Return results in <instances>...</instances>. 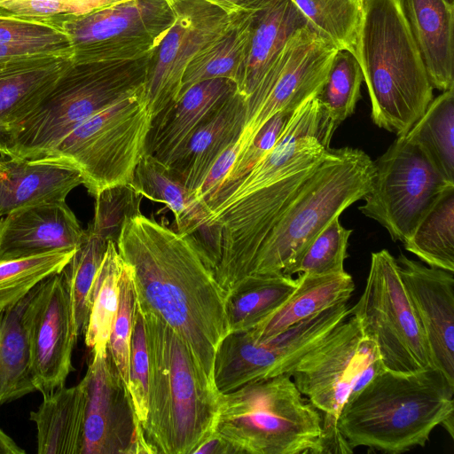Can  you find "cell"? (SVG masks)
Masks as SVG:
<instances>
[{
	"label": "cell",
	"instance_id": "obj_1",
	"mask_svg": "<svg viewBox=\"0 0 454 454\" xmlns=\"http://www.w3.org/2000/svg\"><path fill=\"white\" fill-rule=\"evenodd\" d=\"M116 247L137 306L184 340L215 386V353L231 332L226 294L196 239L141 213L126 218Z\"/></svg>",
	"mask_w": 454,
	"mask_h": 454
},
{
	"label": "cell",
	"instance_id": "obj_2",
	"mask_svg": "<svg viewBox=\"0 0 454 454\" xmlns=\"http://www.w3.org/2000/svg\"><path fill=\"white\" fill-rule=\"evenodd\" d=\"M451 415L454 383L441 371L430 366L404 374L383 368L348 398L337 427L352 449L399 454L424 447Z\"/></svg>",
	"mask_w": 454,
	"mask_h": 454
},
{
	"label": "cell",
	"instance_id": "obj_3",
	"mask_svg": "<svg viewBox=\"0 0 454 454\" xmlns=\"http://www.w3.org/2000/svg\"><path fill=\"white\" fill-rule=\"evenodd\" d=\"M138 309L149 363L148 412L142 427L149 453L192 454L215 429L220 393L184 340Z\"/></svg>",
	"mask_w": 454,
	"mask_h": 454
},
{
	"label": "cell",
	"instance_id": "obj_4",
	"mask_svg": "<svg viewBox=\"0 0 454 454\" xmlns=\"http://www.w3.org/2000/svg\"><path fill=\"white\" fill-rule=\"evenodd\" d=\"M357 61L379 128L405 135L433 100L402 0H363Z\"/></svg>",
	"mask_w": 454,
	"mask_h": 454
},
{
	"label": "cell",
	"instance_id": "obj_5",
	"mask_svg": "<svg viewBox=\"0 0 454 454\" xmlns=\"http://www.w3.org/2000/svg\"><path fill=\"white\" fill-rule=\"evenodd\" d=\"M152 51L134 59L72 60L34 110L0 132V156L29 160L47 155L88 118L143 88Z\"/></svg>",
	"mask_w": 454,
	"mask_h": 454
},
{
	"label": "cell",
	"instance_id": "obj_6",
	"mask_svg": "<svg viewBox=\"0 0 454 454\" xmlns=\"http://www.w3.org/2000/svg\"><path fill=\"white\" fill-rule=\"evenodd\" d=\"M215 430L247 454H322L323 418L287 373L220 394Z\"/></svg>",
	"mask_w": 454,
	"mask_h": 454
},
{
	"label": "cell",
	"instance_id": "obj_7",
	"mask_svg": "<svg viewBox=\"0 0 454 454\" xmlns=\"http://www.w3.org/2000/svg\"><path fill=\"white\" fill-rule=\"evenodd\" d=\"M374 172L364 151L330 148L262 243L248 275L282 273L333 219L365 198Z\"/></svg>",
	"mask_w": 454,
	"mask_h": 454
},
{
	"label": "cell",
	"instance_id": "obj_8",
	"mask_svg": "<svg viewBox=\"0 0 454 454\" xmlns=\"http://www.w3.org/2000/svg\"><path fill=\"white\" fill-rule=\"evenodd\" d=\"M143 93L144 87L96 113L45 156L74 164L93 197L106 189L132 184L153 121Z\"/></svg>",
	"mask_w": 454,
	"mask_h": 454
},
{
	"label": "cell",
	"instance_id": "obj_9",
	"mask_svg": "<svg viewBox=\"0 0 454 454\" xmlns=\"http://www.w3.org/2000/svg\"><path fill=\"white\" fill-rule=\"evenodd\" d=\"M383 368L375 343L363 333L357 319L351 316L287 372L301 395L321 412L325 447L341 445L344 439L337 419L344 403Z\"/></svg>",
	"mask_w": 454,
	"mask_h": 454
},
{
	"label": "cell",
	"instance_id": "obj_10",
	"mask_svg": "<svg viewBox=\"0 0 454 454\" xmlns=\"http://www.w3.org/2000/svg\"><path fill=\"white\" fill-rule=\"evenodd\" d=\"M350 316L375 343L385 369L406 374L432 366L427 340L396 259L387 249L372 253L364 292L350 308Z\"/></svg>",
	"mask_w": 454,
	"mask_h": 454
},
{
	"label": "cell",
	"instance_id": "obj_11",
	"mask_svg": "<svg viewBox=\"0 0 454 454\" xmlns=\"http://www.w3.org/2000/svg\"><path fill=\"white\" fill-rule=\"evenodd\" d=\"M372 189L359 210L383 226L394 241L404 242L449 183L405 135L397 136L373 161Z\"/></svg>",
	"mask_w": 454,
	"mask_h": 454
},
{
	"label": "cell",
	"instance_id": "obj_12",
	"mask_svg": "<svg viewBox=\"0 0 454 454\" xmlns=\"http://www.w3.org/2000/svg\"><path fill=\"white\" fill-rule=\"evenodd\" d=\"M335 46L309 25L298 30L247 97L245 122L235 144L239 157L262 126L280 111H294L323 86Z\"/></svg>",
	"mask_w": 454,
	"mask_h": 454
},
{
	"label": "cell",
	"instance_id": "obj_13",
	"mask_svg": "<svg viewBox=\"0 0 454 454\" xmlns=\"http://www.w3.org/2000/svg\"><path fill=\"white\" fill-rule=\"evenodd\" d=\"M176 15L168 0H124L66 21L74 62L134 59L157 47Z\"/></svg>",
	"mask_w": 454,
	"mask_h": 454
},
{
	"label": "cell",
	"instance_id": "obj_14",
	"mask_svg": "<svg viewBox=\"0 0 454 454\" xmlns=\"http://www.w3.org/2000/svg\"><path fill=\"white\" fill-rule=\"evenodd\" d=\"M350 316L347 302L336 304L263 341L246 331L230 332L219 345L214 382L220 394L287 373L299 359Z\"/></svg>",
	"mask_w": 454,
	"mask_h": 454
},
{
	"label": "cell",
	"instance_id": "obj_15",
	"mask_svg": "<svg viewBox=\"0 0 454 454\" xmlns=\"http://www.w3.org/2000/svg\"><path fill=\"white\" fill-rule=\"evenodd\" d=\"M21 318L31 379L36 391L45 396L65 387L74 370L72 355L78 338L60 273L47 278L28 294Z\"/></svg>",
	"mask_w": 454,
	"mask_h": 454
},
{
	"label": "cell",
	"instance_id": "obj_16",
	"mask_svg": "<svg viewBox=\"0 0 454 454\" xmlns=\"http://www.w3.org/2000/svg\"><path fill=\"white\" fill-rule=\"evenodd\" d=\"M176 20L153 50L144 98L153 118L174 103L188 64L227 28L231 15L205 0H168Z\"/></svg>",
	"mask_w": 454,
	"mask_h": 454
},
{
	"label": "cell",
	"instance_id": "obj_17",
	"mask_svg": "<svg viewBox=\"0 0 454 454\" xmlns=\"http://www.w3.org/2000/svg\"><path fill=\"white\" fill-rule=\"evenodd\" d=\"M81 454L149 453L130 395L109 355H92Z\"/></svg>",
	"mask_w": 454,
	"mask_h": 454
},
{
	"label": "cell",
	"instance_id": "obj_18",
	"mask_svg": "<svg viewBox=\"0 0 454 454\" xmlns=\"http://www.w3.org/2000/svg\"><path fill=\"white\" fill-rule=\"evenodd\" d=\"M398 271L428 346L432 366L454 383V272L408 258Z\"/></svg>",
	"mask_w": 454,
	"mask_h": 454
},
{
	"label": "cell",
	"instance_id": "obj_19",
	"mask_svg": "<svg viewBox=\"0 0 454 454\" xmlns=\"http://www.w3.org/2000/svg\"><path fill=\"white\" fill-rule=\"evenodd\" d=\"M84 234L66 201L23 207L0 217V261L75 249Z\"/></svg>",
	"mask_w": 454,
	"mask_h": 454
},
{
	"label": "cell",
	"instance_id": "obj_20",
	"mask_svg": "<svg viewBox=\"0 0 454 454\" xmlns=\"http://www.w3.org/2000/svg\"><path fill=\"white\" fill-rule=\"evenodd\" d=\"M237 90V84L227 78L190 87L153 118L145 153L169 168L207 114Z\"/></svg>",
	"mask_w": 454,
	"mask_h": 454
},
{
	"label": "cell",
	"instance_id": "obj_21",
	"mask_svg": "<svg viewBox=\"0 0 454 454\" xmlns=\"http://www.w3.org/2000/svg\"><path fill=\"white\" fill-rule=\"evenodd\" d=\"M0 158V217L27 207L65 202L83 184L80 170L59 157Z\"/></svg>",
	"mask_w": 454,
	"mask_h": 454
},
{
	"label": "cell",
	"instance_id": "obj_22",
	"mask_svg": "<svg viewBox=\"0 0 454 454\" xmlns=\"http://www.w3.org/2000/svg\"><path fill=\"white\" fill-rule=\"evenodd\" d=\"M246 112V97L237 90L207 114L169 167L192 195L200 188L215 160L237 142Z\"/></svg>",
	"mask_w": 454,
	"mask_h": 454
},
{
	"label": "cell",
	"instance_id": "obj_23",
	"mask_svg": "<svg viewBox=\"0 0 454 454\" xmlns=\"http://www.w3.org/2000/svg\"><path fill=\"white\" fill-rule=\"evenodd\" d=\"M71 62L72 57L51 54L0 62V132L34 110Z\"/></svg>",
	"mask_w": 454,
	"mask_h": 454
},
{
	"label": "cell",
	"instance_id": "obj_24",
	"mask_svg": "<svg viewBox=\"0 0 454 454\" xmlns=\"http://www.w3.org/2000/svg\"><path fill=\"white\" fill-rule=\"evenodd\" d=\"M412 36L434 89L454 86L453 0H402Z\"/></svg>",
	"mask_w": 454,
	"mask_h": 454
},
{
	"label": "cell",
	"instance_id": "obj_25",
	"mask_svg": "<svg viewBox=\"0 0 454 454\" xmlns=\"http://www.w3.org/2000/svg\"><path fill=\"white\" fill-rule=\"evenodd\" d=\"M308 25V20L292 0H261L253 11L251 36L238 91L247 98L286 42Z\"/></svg>",
	"mask_w": 454,
	"mask_h": 454
},
{
	"label": "cell",
	"instance_id": "obj_26",
	"mask_svg": "<svg viewBox=\"0 0 454 454\" xmlns=\"http://www.w3.org/2000/svg\"><path fill=\"white\" fill-rule=\"evenodd\" d=\"M297 286L273 312L246 331L255 340H267L328 308L347 302L355 284L345 270L329 274H298Z\"/></svg>",
	"mask_w": 454,
	"mask_h": 454
},
{
	"label": "cell",
	"instance_id": "obj_27",
	"mask_svg": "<svg viewBox=\"0 0 454 454\" xmlns=\"http://www.w3.org/2000/svg\"><path fill=\"white\" fill-rule=\"evenodd\" d=\"M29 419L35 424L39 454H81L87 389L83 380L43 396Z\"/></svg>",
	"mask_w": 454,
	"mask_h": 454
},
{
	"label": "cell",
	"instance_id": "obj_28",
	"mask_svg": "<svg viewBox=\"0 0 454 454\" xmlns=\"http://www.w3.org/2000/svg\"><path fill=\"white\" fill-rule=\"evenodd\" d=\"M254 8L230 14L231 21L223 33L186 67L179 96L192 85L214 78H227L238 85L247 55Z\"/></svg>",
	"mask_w": 454,
	"mask_h": 454
},
{
	"label": "cell",
	"instance_id": "obj_29",
	"mask_svg": "<svg viewBox=\"0 0 454 454\" xmlns=\"http://www.w3.org/2000/svg\"><path fill=\"white\" fill-rule=\"evenodd\" d=\"M131 184L143 197L168 207L175 216L178 232L198 235L206 212L169 168L145 153L136 168Z\"/></svg>",
	"mask_w": 454,
	"mask_h": 454
},
{
	"label": "cell",
	"instance_id": "obj_30",
	"mask_svg": "<svg viewBox=\"0 0 454 454\" xmlns=\"http://www.w3.org/2000/svg\"><path fill=\"white\" fill-rule=\"evenodd\" d=\"M296 286V278L283 273L246 276L226 294L231 332L253 328L279 307Z\"/></svg>",
	"mask_w": 454,
	"mask_h": 454
},
{
	"label": "cell",
	"instance_id": "obj_31",
	"mask_svg": "<svg viewBox=\"0 0 454 454\" xmlns=\"http://www.w3.org/2000/svg\"><path fill=\"white\" fill-rule=\"evenodd\" d=\"M403 245L427 265L454 272V185L442 192Z\"/></svg>",
	"mask_w": 454,
	"mask_h": 454
},
{
	"label": "cell",
	"instance_id": "obj_32",
	"mask_svg": "<svg viewBox=\"0 0 454 454\" xmlns=\"http://www.w3.org/2000/svg\"><path fill=\"white\" fill-rule=\"evenodd\" d=\"M27 297L0 310V407L36 391L21 318Z\"/></svg>",
	"mask_w": 454,
	"mask_h": 454
},
{
	"label": "cell",
	"instance_id": "obj_33",
	"mask_svg": "<svg viewBox=\"0 0 454 454\" xmlns=\"http://www.w3.org/2000/svg\"><path fill=\"white\" fill-rule=\"evenodd\" d=\"M450 184H454V86L428 105L405 134Z\"/></svg>",
	"mask_w": 454,
	"mask_h": 454
},
{
	"label": "cell",
	"instance_id": "obj_34",
	"mask_svg": "<svg viewBox=\"0 0 454 454\" xmlns=\"http://www.w3.org/2000/svg\"><path fill=\"white\" fill-rule=\"evenodd\" d=\"M124 268L116 244L109 240L93 285L84 341L92 355H107L112 325L119 309L120 281Z\"/></svg>",
	"mask_w": 454,
	"mask_h": 454
},
{
	"label": "cell",
	"instance_id": "obj_35",
	"mask_svg": "<svg viewBox=\"0 0 454 454\" xmlns=\"http://www.w3.org/2000/svg\"><path fill=\"white\" fill-rule=\"evenodd\" d=\"M107 243L88 228L85 229L83 239L60 273L69 294L78 337L84 334L88 325L91 292Z\"/></svg>",
	"mask_w": 454,
	"mask_h": 454
},
{
	"label": "cell",
	"instance_id": "obj_36",
	"mask_svg": "<svg viewBox=\"0 0 454 454\" xmlns=\"http://www.w3.org/2000/svg\"><path fill=\"white\" fill-rule=\"evenodd\" d=\"M292 1L317 34L329 40L338 51H347L357 59L362 0Z\"/></svg>",
	"mask_w": 454,
	"mask_h": 454
},
{
	"label": "cell",
	"instance_id": "obj_37",
	"mask_svg": "<svg viewBox=\"0 0 454 454\" xmlns=\"http://www.w3.org/2000/svg\"><path fill=\"white\" fill-rule=\"evenodd\" d=\"M75 249L0 261V310L17 305L42 281L61 273Z\"/></svg>",
	"mask_w": 454,
	"mask_h": 454
},
{
	"label": "cell",
	"instance_id": "obj_38",
	"mask_svg": "<svg viewBox=\"0 0 454 454\" xmlns=\"http://www.w3.org/2000/svg\"><path fill=\"white\" fill-rule=\"evenodd\" d=\"M364 81L357 59L347 51H337L326 79L316 94L332 124L337 129L349 117L361 98Z\"/></svg>",
	"mask_w": 454,
	"mask_h": 454
},
{
	"label": "cell",
	"instance_id": "obj_39",
	"mask_svg": "<svg viewBox=\"0 0 454 454\" xmlns=\"http://www.w3.org/2000/svg\"><path fill=\"white\" fill-rule=\"evenodd\" d=\"M351 229L333 219L308 245L303 252L282 272L291 276L301 273L329 274L344 271Z\"/></svg>",
	"mask_w": 454,
	"mask_h": 454
},
{
	"label": "cell",
	"instance_id": "obj_40",
	"mask_svg": "<svg viewBox=\"0 0 454 454\" xmlns=\"http://www.w3.org/2000/svg\"><path fill=\"white\" fill-rule=\"evenodd\" d=\"M94 198V216L87 228L116 244L126 218L141 214L144 197L128 184L106 189Z\"/></svg>",
	"mask_w": 454,
	"mask_h": 454
},
{
	"label": "cell",
	"instance_id": "obj_41",
	"mask_svg": "<svg viewBox=\"0 0 454 454\" xmlns=\"http://www.w3.org/2000/svg\"><path fill=\"white\" fill-rule=\"evenodd\" d=\"M121 1L0 0V15L40 21L61 29L67 20Z\"/></svg>",
	"mask_w": 454,
	"mask_h": 454
},
{
	"label": "cell",
	"instance_id": "obj_42",
	"mask_svg": "<svg viewBox=\"0 0 454 454\" xmlns=\"http://www.w3.org/2000/svg\"><path fill=\"white\" fill-rule=\"evenodd\" d=\"M136 309L137 300L130 270L124 262V268L120 281L119 309L112 325L107 343V354L114 364L128 390L129 383L130 343Z\"/></svg>",
	"mask_w": 454,
	"mask_h": 454
},
{
	"label": "cell",
	"instance_id": "obj_43",
	"mask_svg": "<svg viewBox=\"0 0 454 454\" xmlns=\"http://www.w3.org/2000/svg\"><path fill=\"white\" fill-rule=\"evenodd\" d=\"M0 45L27 46L73 56L66 33L40 21L0 15Z\"/></svg>",
	"mask_w": 454,
	"mask_h": 454
},
{
	"label": "cell",
	"instance_id": "obj_44",
	"mask_svg": "<svg viewBox=\"0 0 454 454\" xmlns=\"http://www.w3.org/2000/svg\"><path fill=\"white\" fill-rule=\"evenodd\" d=\"M149 363L145 326L137 305L130 343L129 392L141 427L148 412Z\"/></svg>",
	"mask_w": 454,
	"mask_h": 454
},
{
	"label": "cell",
	"instance_id": "obj_45",
	"mask_svg": "<svg viewBox=\"0 0 454 454\" xmlns=\"http://www.w3.org/2000/svg\"><path fill=\"white\" fill-rule=\"evenodd\" d=\"M294 112H278L262 126L247 149L235 160L220 188L244 176L271 151L280 138Z\"/></svg>",
	"mask_w": 454,
	"mask_h": 454
},
{
	"label": "cell",
	"instance_id": "obj_46",
	"mask_svg": "<svg viewBox=\"0 0 454 454\" xmlns=\"http://www.w3.org/2000/svg\"><path fill=\"white\" fill-rule=\"evenodd\" d=\"M236 454L231 445L215 429L195 448L192 454Z\"/></svg>",
	"mask_w": 454,
	"mask_h": 454
},
{
	"label": "cell",
	"instance_id": "obj_47",
	"mask_svg": "<svg viewBox=\"0 0 454 454\" xmlns=\"http://www.w3.org/2000/svg\"><path fill=\"white\" fill-rule=\"evenodd\" d=\"M211 3L228 14H231L241 10L253 9L261 0H205Z\"/></svg>",
	"mask_w": 454,
	"mask_h": 454
},
{
	"label": "cell",
	"instance_id": "obj_48",
	"mask_svg": "<svg viewBox=\"0 0 454 454\" xmlns=\"http://www.w3.org/2000/svg\"><path fill=\"white\" fill-rule=\"evenodd\" d=\"M21 449L6 433L0 428V454H24Z\"/></svg>",
	"mask_w": 454,
	"mask_h": 454
},
{
	"label": "cell",
	"instance_id": "obj_49",
	"mask_svg": "<svg viewBox=\"0 0 454 454\" xmlns=\"http://www.w3.org/2000/svg\"><path fill=\"white\" fill-rule=\"evenodd\" d=\"M0 161H1V158H0ZM0 170H1V164H0Z\"/></svg>",
	"mask_w": 454,
	"mask_h": 454
},
{
	"label": "cell",
	"instance_id": "obj_50",
	"mask_svg": "<svg viewBox=\"0 0 454 454\" xmlns=\"http://www.w3.org/2000/svg\"><path fill=\"white\" fill-rule=\"evenodd\" d=\"M363 1V0H362Z\"/></svg>",
	"mask_w": 454,
	"mask_h": 454
}]
</instances>
